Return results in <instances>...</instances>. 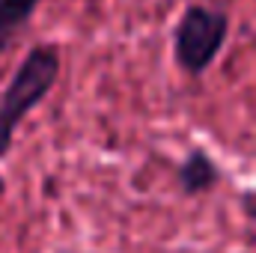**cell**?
Returning a JSON list of instances; mask_svg holds the SVG:
<instances>
[{"instance_id": "6da1fadb", "label": "cell", "mask_w": 256, "mask_h": 253, "mask_svg": "<svg viewBox=\"0 0 256 253\" xmlns=\"http://www.w3.org/2000/svg\"><path fill=\"white\" fill-rule=\"evenodd\" d=\"M60 48L57 45H33L21 63L15 68V74L9 78L3 96H0V158L9 155L12 143H15V131L18 126L30 116V110H36L51 90L60 80Z\"/></svg>"}, {"instance_id": "7a4b0ae2", "label": "cell", "mask_w": 256, "mask_h": 253, "mask_svg": "<svg viewBox=\"0 0 256 253\" xmlns=\"http://www.w3.org/2000/svg\"><path fill=\"white\" fill-rule=\"evenodd\" d=\"M226 36H230V15L224 9L191 3L185 6L179 24L173 27V60L185 74L200 78L218 60L220 48L226 45Z\"/></svg>"}, {"instance_id": "3957f363", "label": "cell", "mask_w": 256, "mask_h": 253, "mask_svg": "<svg viewBox=\"0 0 256 253\" xmlns=\"http://www.w3.org/2000/svg\"><path fill=\"white\" fill-rule=\"evenodd\" d=\"M220 179H224L220 167H218L214 158H212L206 149H200V146H194L191 152L179 161V167H176V182H179V190H182L185 196L208 194V190H214L220 185Z\"/></svg>"}, {"instance_id": "277c9868", "label": "cell", "mask_w": 256, "mask_h": 253, "mask_svg": "<svg viewBox=\"0 0 256 253\" xmlns=\"http://www.w3.org/2000/svg\"><path fill=\"white\" fill-rule=\"evenodd\" d=\"M42 0H0V57L9 51L12 39L30 27Z\"/></svg>"}, {"instance_id": "5b68a950", "label": "cell", "mask_w": 256, "mask_h": 253, "mask_svg": "<svg viewBox=\"0 0 256 253\" xmlns=\"http://www.w3.org/2000/svg\"><path fill=\"white\" fill-rule=\"evenodd\" d=\"M242 208H244V214L256 220V190H244V196H242Z\"/></svg>"}, {"instance_id": "8992f818", "label": "cell", "mask_w": 256, "mask_h": 253, "mask_svg": "<svg viewBox=\"0 0 256 253\" xmlns=\"http://www.w3.org/2000/svg\"><path fill=\"white\" fill-rule=\"evenodd\" d=\"M3 194H6V179H3V173H0V200H3Z\"/></svg>"}, {"instance_id": "52a82bcc", "label": "cell", "mask_w": 256, "mask_h": 253, "mask_svg": "<svg viewBox=\"0 0 256 253\" xmlns=\"http://www.w3.org/2000/svg\"><path fill=\"white\" fill-rule=\"evenodd\" d=\"M57 253H78V250H72V248H63V250H57Z\"/></svg>"}]
</instances>
